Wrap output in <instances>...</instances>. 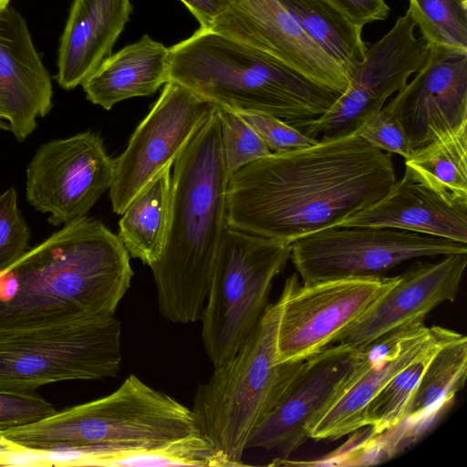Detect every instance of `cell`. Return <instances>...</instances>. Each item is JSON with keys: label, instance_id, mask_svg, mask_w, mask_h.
Returning <instances> with one entry per match:
<instances>
[{"label": "cell", "instance_id": "6da1fadb", "mask_svg": "<svg viewBox=\"0 0 467 467\" xmlns=\"http://www.w3.org/2000/svg\"><path fill=\"white\" fill-rule=\"evenodd\" d=\"M397 181L391 154L357 130L252 162L230 176L226 222L292 244L337 226L383 197Z\"/></svg>", "mask_w": 467, "mask_h": 467}, {"label": "cell", "instance_id": "7a4b0ae2", "mask_svg": "<svg viewBox=\"0 0 467 467\" xmlns=\"http://www.w3.org/2000/svg\"><path fill=\"white\" fill-rule=\"evenodd\" d=\"M132 276L117 234L94 218L75 220L0 271V331L115 316Z\"/></svg>", "mask_w": 467, "mask_h": 467}, {"label": "cell", "instance_id": "3957f363", "mask_svg": "<svg viewBox=\"0 0 467 467\" xmlns=\"http://www.w3.org/2000/svg\"><path fill=\"white\" fill-rule=\"evenodd\" d=\"M163 246L151 268L161 316L175 324L200 319L227 225L230 174L217 106L173 163Z\"/></svg>", "mask_w": 467, "mask_h": 467}, {"label": "cell", "instance_id": "277c9868", "mask_svg": "<svg viewBox=\"0 0 467 467\" xmlns=\"http://www.w3.org/2000/svg\"><path fill=\"white\" fill-rule=\"evenodd\" d=\"M169 48L170 80L231 109L264 112L293 125L317 119L339 95L210 28Z\"/></svg>", "mask_w": 467, "mask_h": 467}, {"label": "cell", "instance_id": "5b68a950", "mask_svg": "<svg viewBox=\"0 0 467 467\" xmlns=\"http://www.w3.org/2000/svg\"><path fill=\"white\" fill-rule=\"evenodd\" d=\"M197 432L192 409L132 374L108 396L0 431L31 452L103 444L156 446Z\"/></svg>", "mask_w": 467, "mask_h": 467}, {"label": "cell", "instance_id": "8992f818", "mask_svg": "<svg viewBox=\"0 0 467 467\" xmlns=\"http://www.w3.org/2000/svg\"><path fill=\"white\" fill-rule=\"evenodd\" d=\"M280 297L268 304L254 333L200 385L192 409L199 431L235 466L262 419L284 393L304 360L278 362Z\"/></svg>", "mask_w": 467, "mask_h": 467}, {"label": "cell", "instance_id": "52a82bcc", "mask_svg": "<svg viewBox=\"0 0 467 467\" xmlns=\"http://www.w3.org/2000/svg\"><path fill=\"white\" fill-rule=\"evenodd\" d=\"M290 253L289 243L225 226L199 319L214 368L231 359L255 330Z\"/></svg>", "mask_w": 467, "mask_h": 467}, {"label": "cell", "instance_id": "ba28073f", "mask_svg": "<svg viewBox=\"0 0 467 467\" xmlns=\"http://www.w3.org/2000/svg\"><path fill=\"white\" fill-rule=\"evenodd\" d=\"M115 316L84 324L0 331V389L33 392L49 383L115 377L121 364Z\"/></svg>", "mask_w": 467, "mask_h": 467}, {"label": "cell", "instance_id": "9c48e42d", "mask_svg": "<svg viewBox=\"0 0 467 467\" xmlns=\"http://www.w3.org/2000/svg\"><path fill=\"white\" fill-rule=\"evenodd\" d=\"M466 244L388 227H331L294 241L290 259L307 284L384 275L411 259L467 253Z\"/></svg>", "mask_w": 467, "mask_h": 467}, {"label": "cell", "instance_id": "30bf717a", "mask_svg": "<svg viewBox=\"0 0 467 467\" xmlns=\"http://www.w3.org/2000/svg\"><path fill=\"white\" fill-rule=\"evenodd\" d=\"M397 280L379 275L300 284L297 274L290 275L279 296L277 361L304 360L332 344Z\"/></svg>", "mask_w": 467, "mask_h": 467}, {"label": "cell", "instance_id": "8fae6325", "mask_svg": "<svg viewBox=\"0 0 467 467\" xmlns=\"http://www.w3.org/2000/svg\"><path fill=\"white\" fill-rule=\"evenodd\" d=\"M415 28L408 9L385 36L368 47L363 60L350 73L348 88L332 106L317 119L292 126L317 140L355 131L423 65L430 45L423 36H415Z\"/></svg>", "mask_w": 467, "mask_h": 467}, {"label": "cell", "instance_id": "7c38bea8", "mask_svg": "<svg viewBox=\"0 0 467 467\" xmlns=\"http://www.w3.org/2000/svg\"><path fill=\"white\" fill-rule=\"evenodd\" d=\"M114 160L90 130L42 144L26 169V201L52 225L85 217L109 190Z\"/></svg>", "mask_w": 467, "mask_h": 467}, {"label": "cell", "instance_id": "4fadbf2b", "mask_svg": "<svg viewBox=\"0 0 467 467\" xmlns=\"http://www.w3.org/2000/svg\"><path fill=\"white\" fill-rule=\"evenodd\" d=\"M215 104L170 80L150 112L114 160L109 188L112 210L122 214L131 201L171 166Z\"/></svg>", "mask_w": 467, "mask_h": 467}, {"label": "cell", "instance_id": "5bb4252c", "mask_svg": "<svg viewBox=\"0 0 467 467\" xmlns=\"http://www.w3.org/2000/svg\"><path fill=\"white\" fill-rule=\"evenodd\" d=\"M210 29L319 87L338 94L348 88L347 70L308 36L282 0H230Z\"/></svg>", "mask_w": 467, "mask_h": 467}, {"label": "cell", "instance_id": "9a60e30c", "mask_svg": "<svg viewBox=\"0 0 467 467\" xmlns=\"http://www.w3.org/2000/svg\"><path fill=\"white\" fill-rule=\"evenodd\" d=\"M357 361V348L342 344H330L306 358L254 431L247 450L289 457L310 439L314 425L348 385Z\"/></svg>", "mask_w": 467, "mask_h": 467}, {"label": "cell", "instance_id": "2e32d148", "mask_svg": "<svg viewBox=\"0 0 467 467\" xmlns=\"http://www.w3.org/2000/svg\"><path fill=\"white\" fill-rule=\"evenodd\" d=\"M383 108L411 151L467 123V50L430 46L416 76Z\"/></svg>", "mask_w": 467, "mask_h": 467}, {"label": "cell", "instance_id": "e0dca14e", "mask_svg": "<svg viewBox=\"0 0 467 467\" xmlns=\"http://www.w3.org/2000/svg\"><path fill=\"white\" fill-rule=\"evenodd\" d=\"M431 335V327L419 319L357 347L358 361L350 380L314 425L309 438L334 441L367 427L371 400L424 350Z\"/></svg>", "mask_w": 467, "mask_h": 467}, {"label": "cell", "instance_id": "ac0fdd59", "mask_svg": "<svg viewBox=\"0 0 467 467\" xmlns=\"http://www.w3.org/2000/svg\"><path fill=\"white\" fill-rule=\"evenodd\" d=\"M467 265V253L451 254L436 263L418 261L332 344L357 348L405 324L425 317L435 307L453 302Z\"/></svg>", "mask_w": 467, "mask_h": 467}, {"label": "cell", "instance_id": "d6986e66", "mask_svg": "<svg viewBox=\"0 0 467 467\" xmlns=\"http://www.w3.org/2000/svg\"><path fill=\"white\" fill-rule=\"evenodd\" d=\"M53 87L22 15L7 5L0 11V110L18 141L52 109Z\"/></svg>", "mask_w": 467, "mask_h": 467}, {"label": "cell", "instance_id": "ffe728a7", "mask_svg": "<svg viewBox=\"0 0 467 467\" xmlns=\"http://www.w3.org/2000/svg\"><path fill=\"white\" fill-rule=\"evenodd\" d=\"M400 229L467 244V209L451 205L406 172L389 191L336 227Z\"/></svg>", "mask_w": 467, "mask_h": 467}, {"label": "cell", "instance_id": "44dd1931", "mask_svg": "<svg viewBox=\"0 0 467 467\" xmlns=\"http://www.w3.org/2000/svg\"><path fill=\"white\" fill-rule=\"evenodd\" d=\"M131 12L130 0H73L58 48L61 88L81 85L110 55Z\"/></svg>", "mask_w": 467, "mask_h": 467}, {"label": "cell", "instance_id": "7402d4cb", "mask_svg": "<svg viewBox=\"0 0 467 467\" xmlns=\"http://www.w3.org/2000/svg\"><path fill=\"white\" fill-rule=\"evenodd\" d=\"M170 48L145 35L107 57L81 84L87 99L110 109L134 97L154 94L170 81Z\"/></svg>", "mask_w": 467, "mask_h": 467}, {"label": "cell", "instance_id": "603a6c76", "mask_svg": "<svg viewBox=\"0 0 467 467\" xmlns=\"http://www.w3.org/2000/svg\"><path fill=\"white\" fill-rule=\"evenodd\" d=\"M467 375V337L460 333L441 346L426 366L410 400L401 424L385 433L394 451L422 434L453 401Z\"/></svg>", "mask_w": 467, "mask_h": 467}, {"label": "cell", "instance_id": "cb8c5ba5", "mask_svg": "<svg viewBox=\"0 0 467 467\" xmlns=\"http://www.w3.org/2000/svg\"><path fill=\"white\" fill-rule=\"evenodd\" d=\"M404 172L451 205L467 209V123L412 150Z\"/></svg>", "mask_w": 467, "mask_h": 467}, {"label": "cell", "instance_id": "d4e9b609", "mask_svg": "<svg viewBox=\"0 0 467 467\" xmlns=\"http://www.w3.org/2000/svg\"><path fill=\"white\" fill-rule=\"evenodd\" d=\"M167 167L128 205L119 221L118 237L130 257L150 266L159 258L168 226L171 171Z\"/></svg>", "mask_w": 467, "mask_h": 467}, {"label": "cell", "instance_id": "484cf974", "mask_svg": "<svg viewBox=\"0 0 467 467\" xmlns=\"http://www.w3.org/2000/svg\"><path fill=\"white\" fill-rule=\"evenodd\" d=\"M308 36L348 72L365 57L363 26L323 0H282Z\"/></svg>", "mask_w": 467, "mask_h": 467}, {"label": "cell", "instance_id": "4316f807", "mask_svg": "<svg viewBox=\"0 0 467 467\" xmlns=\"http://www.w3.org/2000/svg\"><path fill=\"white\" fill-rule=\"evenodd\" d=\"M431 338L424 350L399 371L371 400L367 408L366 425L369 436L388 433L398 428L410 400L432 356L458 332L432 326Z\"/></svg>", "mask_w": 467, "mask_h": 467}, {"label": "cell", "instance_id": "83f0119b", "mask_svg": "<svg viewBox=\"0 0 467 467\" xmlns=\"http://www.w3.org/2000/svg\"><path fill=\"white\" fill-rule=\"evenodd\" d=\"M409 10L430 46L467 50V0H409Z\"/></svg>", "mask_w": 467, "mask_h": 467}, {"label": "cell", "instance_id": "f1b7e54d", "mask_svg": "<svg viewBox=\"0 0 467 467\" xmlns=\"http://www.w3.org/2000/svg\"><path fill=\"white\" fill-rule=\"evenodd\" d=\"M216 106L220 118L224 161L230 176L243 167L272 153L254 129L233 109Z\"/></svg>", "mask_w": 467, "mask_h": 467}, {"label": "cell", "instance_id": "f546056e", "mask_svg": "<svg viewBox=\"0 0 467 467\" xmlns=\"http://www.w3.org/2000/svg\"><path fill=\"white\" fill-rule=\"evenodd\" d=\"M30 231L17 204V192L10 187L0 193V271L26 251Z\"/></svg>", "mask_w": 467, "mask_h": 467}, {"label": "cell", "instance_id": "4dcf8cb0", "mask_svg": "<svg viewBox=\"0 0 467 467\" xmlns=\"http://www.w3.org/2000/svg\"><path fill=\"white\" fill-rule=\"evenodd\" d=\"M233 110L254 129L272 153L306 148L318 141L273 115L254 110Z\"/></svg>", "mask_w": 467, "mask_h": 467}, {"label": "cell", "instance_id": "1f68e13d", "mask_svg": "<svg viewBox=\"0 0 467 467\" xmlns=\"http://www.w3.org/2000/svg\"><path fill=\"white\" fill-rule=\"evenodd\" d=\"M56 411L52 403L34 391L0 389V431L32 424Z\"/></svg>", "mask_w": 467, "mask_h": 467}, {"label": "cell", "instance_id": "d6a6232c", "mask_svg": "<svg viewBox=\"0 0 467 467\" xmlns=\"http://www.w3.org/2000/svg\"><path fill=\"white\" fill-rule=\"evenodd\" d=\"M357 131L369 145L384 152L404 159L411 152L403 128L384 108L366 117Z\"/></svg>", "mask_w": 467, "mask_h": 467}, {"label": "cell", "instance_id": "836d02e7", "mask_svg": "<svg viewBox=\"0 0 467 467\" xmlns=\"http://www.w3.org/2000/svg\"><path fill=\"white\" fill-rule=\"evenodd\" d=\"M340 10L351 20L365 26L385 20L389 14L386 0H323Z\"/></svg>", "mask_w": 467, "mask_h": 467}, {"label": "cell", "instance_id": "e575fe53", "mask_svg": "<svg viewBox=\"0 0 467 467\" xmlns=\"http://www.w3.org/2000/svg\"><path fill=\"white\" fill-rule=\"evenodd\" d=\"M195 16L202 28H210L214 20L224 12L230 0H181Z\"/></svg>", "mask_w": 467, "mask_h": 467}, {"label": "cell", "instance_id": "d590c367", "mask_svg": "<svg viewBox=\"0 0 467 467\" xmlns=\"http://www.w3.org/2000/svg\"><path fill=\"white\" fill-rule=\"evenodd\" d=\"M27 450L12 442L0 433V465H8L9 461L24 457Z\"/></svg>", "mask_w": 467, "mask_h": 467}, {"label": "cell", "instance_id": "8d00e7d4", "mask_svg": "<svg viewBox=\"0 0 467 467\" xmlns=\"http://www.w3.org/2000/svg\"><path fill=\"white\" fill-rule=\"evenodd\" d=\"M0 129L9 130L8 122L4 119L0 110Z\"/></svg>", "mask_w": 467, "mask_h": 467}, {"label": "cell", "instance_id": "74e56055", "mask_svg": "<svg viewBox=\"0 0 467 467\" xmlns=\"http://www.w3.org/2000/svg\"><path fill=\"white\" fill-rule=\"evenodd\" d=\"M10 0H0V11L9 5Z\"/></svg>", "mask_w": 467, "mask_h": 467}]
</instances>
